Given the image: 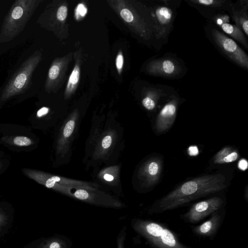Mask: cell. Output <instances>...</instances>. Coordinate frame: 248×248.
Instances as JSON below:
<instances>
[{"instance_id": "8fae6325", "label": "cell", "mask_w": 248, "mask_h": 248, "mask_svg": "<svg viewBox=\"0 0 248 248\" xmlns=\"http://www.w3.org/2000/svg\"><path fill=\"white\" fill-rule=\"evenodd\" d=\"M204 18L219 12L229 11L232 0H184Z\"/></svg>"}, {"instance_id": "4fadbf2b", "label": "cell", "mask_w": 248, "mask_h": 248, "mask_svg": "<svg viewBox=\"0 0 248 248\" xmlns=\"http://www.w3.org/2000/svg\"><path fill=\"white\" fill-rule=\"evenodd\" d=\"M220 209L213 213L208 220L193 227V232L201 237H210L214 236L217 232L224 218L225 213Z\"/></svg>"}, {"instance_id": "484cf974", "label": "cell", "mask_w": 248, "mask_h": 248, "mask_svg": "<svg viewBox=\"0 0 248 248\" xmlns=\"http://www.w3.org/2000/svg\"><path fill=\"white\" fill-rule=\"evenodd\" d=\"M188 154L191 156H195L198 154L199 151L198 148L195 146H192L189 147L188 150Z\"/></svg>"}, {"instance_id": "3957f363", "label": "cell", "mask_w": 248, "mask_h": 248, "mask_svg": "<svg viewBox=\"0 0 248 248\" xmlns=\"http://www.w3.org/2000/svg\"><path fill=\"white\" fill-rule=\"evenodd\" d=\"M40 0H16L4 17L0 43L9 42L23 31L39 5Z\"/></svg>"}, {"instance_id": "4316f807", "label": "cell", "mask_w": 248, "mask_h": 248, "mask_svg": "<svg viewBox=\"0 0 248 248\" xmlns=\"http://www.w3.org/2000/svg\"><path fill=\"white\" fill-rule=\"evenodd\" d=\"M78 11L81 16H84L86 13V9L82 4L78 6Z\"/></svg>"}, {"instance_id": "e0dca14e", "label": "cell", "mask_w": 248, "mask_h": 248, "mask_svg": "<svg viewBox=\"0 0 248 248\" xmlns=\"http://www.w3.org/2000/svg\"><path fill=\"white\" fill-rule=\"evenodd\" d=\"M75 127V122L73 120L69 121L66 124L64 130L63 135L65 137H69L72 133Z\"/></svg>"}, {"instance_id": "2e32d148", "label": "cell", "mask_w": 248, "mask_h": 248, "mask_svg": "<svg viewBox=\"0 0 248 248\" xmlns=\"http://www.w3.org/2000/svg\"><path fill=\"white\" fill-rule=\"evenodd\" d=\"M14 143L18 146H28L31 143V140L26 137L19 136L16 137L14 140Z\"/></svg>"}, {"instance_id": "7a4b0ae2", "label": "cell", "mask_w": 248, "mask_h": 248, "mask_svg": "<svg viewBox=\"0 0 248 248\" xmlns=\"http://www.w3.org/2000/svg\"><path fill=\"white\" fill-rule=\"evenodd\" d=\"M182 0H153L148 10L152 16L157 51L169 41Z\"/></svg>"}, {"instance_id": "5bb4252c", "label": "cell", "mask_w": 248, "mask_h": 248, "mask_svg": "<svg viewBox=\"0 0 248 248\" xmlns=\"http://www.w3.org/2000/svg\"><path fill=\"white\" fill-rule=\"evenodd\" d=\"M239 157V154L236 149L226 146L219 150L214 156L213 162L215 164H224L236 161Z\"/></svg>"}, {"instance_id": "30bf717a", "label": "cell", "mask_w": 248, "mask_h": 248, "mask_svg": "<svg viewBox=\"0 0 248 248\" xmlns=\"http://www.w3.org/2000/svg\"><path fill=\"white\" fill-rule=\"evenodd\" d=\"M185 101L177 92L173 94L161 107L156 117L155 128L161 134L169 130L173 124L179 106Z\"/></svg>"}, {"instance_id": "44dd1931", "label": "cell", "mask_w": 248, "mask_h": 248, "mask_svg": "<svg viewBox=\"0 0 248 248\" xmlns=\"http://www.w3.org/2000/svg\"><path fill=\"white\" fill-rule=\"evenodd\" d=\"M74 195L80 200H86L89 197L88 193L85 190L78 189L74 193Z\"/></svg>"}, {"instance_id": "9c48e42d", "label": "cell", "mask_w": 248, "mask_h": 248, "mask_svg": "<svg viewBox=\"0 0 248 248\" xmlns=\"http://www.w3.org/2000/svg\"><path fill=\"white\" fill-rule=\"evenodd\" d=\"M205 19L207 22L214 25L224 33L240 44L246 50H248V38L239 27L230 22L231 18L227 12L217 13Z\"/></svg>"}, {"instance_id": "cb8c5ba5", "label": "cell", "mask_w": 248, "mask_h": 248, "mask_svg": "<svg viewBox=\"0 0 248 248\" xmlns=\"http://www.w3.org/2000/svg\"><path fill=\"white\" fill-rule=\"evenodd\" d=\"M116 64L117 68L118 69H121L122 68L123 64V57L122 54H119L117 56L116 60Z\"/></svg>"}, {"instance_id": "f1b7e54d", "label": "cell", "mask_w": 248, "mask_h": 248, "mask_svg": "<svg viewBox=\"0 0 248 248\" xmlns=\"http://www.w3.org/2000/svg\"><path fill=\"white\" fill-rule=\"evenodd\" d=\"M104 178L107 181H111L113 180L114 178L111 175L106 173L104 175Z\"/></svg>"}, {"instance_id": "d6986e66", "label": "cell", "mask_w": 248, "mask_h": 248, "mask_svg": "<svg viewBox=\"0 0 248 248\" xmlns=\"http://www.w3.org/2000/svg\"><path fill=\"white\" fill-rule=\"evenodd\" d=\"M67 15V8L65 6H60L56 13V17L57 19L60 21L64 20Z\"/></svg>"}, {"instance_id": "ac0fdd59", "label": "cell", "mask_w": 248, "mask_h": 248, "mask_svg": "<svg viewBox=\"0 0 248 248\" xmlns=\"http://www.w3.org/2000/svg\"><path fill=\"white\" fill-rule=\"evenodd\" d=\"M121 17L127 22H131L134 20V16L127 9H123L120 12Z\"/></svg>"}, {"instance_id": "8992f818", "label": "cell", "mask_w": 248, "mask_h": 248, "mask_svg": "<svg viewBox=\"0 0 248 248\" xmlns=\"http://www.w3.org/2000/svg\"><path fill=\"white\" fill-rule=\"evenodd\" d=\"M135 228L155 248H193L181 243L174 232L160 222L138 220Z\"/></svg>"}, {"instance_id": "9a60e30c", "label": "cell", "mask_w": 248, "mask_h": 248, "mask_svg": "<svg viewBox=\"0 0 248 248\" xmlns=\"http://www.w3.org/2000/svg\"><path fill=\"white\" fill-rule=\"evenodd\" d=\"M60 67L58 65L54 64L52 65L48 71V78L49 80L56 79L60 73Z\"/></svg>"}, {"instance_id": "277c9868", "label": "cell", "mask_w": 248, "mask_h": 248, "mask_svg": "<svg viewBox=\"0 0 248 248\" xmlns=\"http://www.w3.org/2000/svg\"><path fill=\"white\" fill-rule=\"evenodd\" d=\"M203 29L206 38L221 55L240 68L248 70V55L235 41L208 22L204 24Z\"/></svg>"}, {"instance_id": "d4e9b609", "label": "cell", "mask_w": 248, "mask_h": 248, "mask_svg": "<svg viewBox=\"0 0 248 248\" xmlns=\"http://www.w3.org/2000/svg\"><path fill=\"white\" fill-rule=\"evenodd\" d=\"M238 166L240 170H245L248 168V162L245 159H242L241 160H240L239 162H238Z\"/></svg>"}, {"instance_id": "603a6c76", "label": "cell", "mask_w": 248, "mask_h": 248, "mask_svg": "<svg viewBox=\"0 0 248 248\" xmlns=\"http://www.w3.org/2000/svg\"><path fill=\"white\" fill-rule=\"evenodd\" d=\"M111 143V138L109 136H107L105 137L102 142V147L104 149L108 148Z\"/></svg>"}, {"instance_id": "f546056e", "label": "cell", "mask_w": 248, "mask_h": 248, "mask_svg": "<svg viewBox=\"0 0 248 248\" xmlns=\"http://www.w3.org/2000/svg\"><path fill=\"white\" fill-rule=\"evenodd\" d=\"M60 244L57 242H53L49 246V248H60Z\"/></svg>"}, {"instance_id": "7402d4cb", "label": "cell", "mask_w": 248, "mask_h": 248, "mask_svg": "<svg viewBox=\"0 0 248 248\" xmlns=\"http://www.w3.org/2000/svg\"><path fill=\"white\" fill-rule=\"evenodd\" d=\"M61 180L60 178L58 176H53L49 178L46 182V186L48 187H52L56 182Z\"/></svg>"}, {"instance_id": "4dcf8cb0", "label": "cell", "mask_w": 248, "mask_h": 248, "mask_svg": "<svg viewBox=\"0 0 248 248\" xmlns=\"http://www.w3.org/2000/svg\"></svg>"}, {"instance_id": "52a82bcc", "label": "cell", "mask_w": 248, "mask_h": 248, "mask_svg": "<svg viewBox=\"0 0 248 248\" xmlns=\"http://www.w3.org/2000/svg\"><path fill=\"white\" fill-rule=\"evenodd\" d=\"M145 70L148 74L165 79H178L187 73V66L181 58L172 52L158 54L148 62Z\"/></svg>"}, {"instance_id": "7c38bea8", "label": "cell", "mask_w": 248, "mask_h": 248, "mask_svg": "<svg viewBox=\"0 0 248 248\" xmlns=\"http://www.w3.org/2000/svg\"><path fill=\"white\" fill-rule=\"evenodd\" d=\"M228 14L248 38V0H237L235 2L232 0Z\"/></svg>"}, {"instance_id": "ffe728a7", "label": "cell", "mask_w": 248, "mask_h": 248, "mask_svg": "<svg viewBox=\"0 0 248 248\" xmlns=\"http://www.w3.org/2000/svg\"><path fill=\"white\" fill-rule=\"evenodd\" d=\"M79 78V72L78 67L76 66L72 71L71 76L69 78V82L71 84H76Z\"/></svg>"}, {"instance_id": "83f0119b", "label": "cell", "mask_w": 248, "mask_h": 248, "mask_svg": "<svg viewBox=\"0 0 248 248\" xmlns=\"http://www.w3.org/2000/svg\"><path fill=\"white\" fill-rule=\"evenodd\" d=\"M48 109L46 108H43L41 109H40L37 112V116L38 117H41L46 114L48 112Z\"/></svg>"}, {"instance_id": "6da1fadb", "label": "cell", "mask_w": 248, "mask_h": 248, "mask_svg": "<svg viewBox=\"0 0 248 248\" xmlns=\"http://www.w3.org/2000/svg\"><path fill=\"white\" fill-rule=\"evenodd\" d=\"M225 181L223 175L213 174L200 176L186 181L156 201L149 209V213L150 214L162 213L217 192L226 187Z\"/></svg>"}, {"instance_id": "ba28073f", "label": "cell", "mask_w": 248, "mask_h": 248, "mask_svg": "<svg viewBox=\"0 0 248 248\" xmlns=\"http://www.w3.org/2000/svg\"><path fill=\"white\" fill-rule=\"evenodd\" d=\"M223 203L222 198L215 196L194 204L180 217L187 223H197L220 209Z\"/></svg>"}, {"instance_id": "5b68a950", "label": "cell", "mask_w": 248, "mask_h": 248, "mask_svg": "<svg viewBox=\"0 0 248 248\" xmlns=\"http://www.w3.org/2000/svg\"><path fill=\"white\" fill-rule=\"evenodd\" d=\"M41 59V52L36 50L21 63L2 89L0 95L2 101L23 93L30 88L33 73Z\"/></svg>"}]
</instances>
